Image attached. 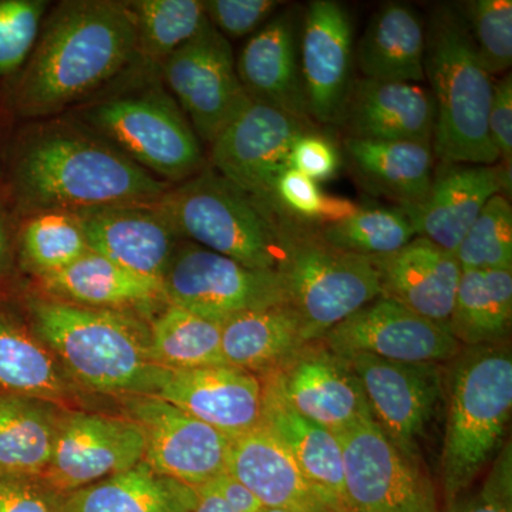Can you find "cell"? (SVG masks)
Instances as JSON below:
<instances>
[{
  "label": "cell",
  "mask_w": 512,
  "mask_h": 512,
  "mask_svg": "<svg viewBox=\"0 0 512 512\" xmlns=\"http://www.w3.org/2000/svg\"><path fill=\"white\" fill-rule=\"evenodd\" d=\"M211 490L220 495L235 512H261L264 505L255 497L249 488L239 483L237 478L229 476L228 473L215 478L207 484Z\"/></svg>",
  "instance_id": "obj_48"
},
{
  "label": "cell",
  "mask_w": 512,
  "mask_h": 512,
  "mask_svg": "<svg viewBox=\"0 0 512 512\" xmlns=\"http://www.w3.org/2000/svg\"><path fill=\"white\" fill-rule=\"evenodd\" d=\"M227 473L249 488L264 508L335 512L303 476L284 444L262 423L231 440Z\"/></svg>",
  "instance_id": "obj_25"
},
{
  "label": "cell",
  "mask_w": 512,
  "mask_h": 512,
  "mask_svg": "<svg viewBox=\"0 0 512 512\" xmlns=\"http://www.w3.org/2000/svg\"><path fill=\"white\" fill-rule=\"evenodd\" d=\"M156 205L178 237L248 268L276 271L279 245L274 215L217 171L204 168L173 185Z\"/></svg>",
  "instance_id": "obj_8"
},
{
  "label": "cell",
  "mask_w": 512,
  "mask_h": 512,
  "mask_svg": "<svg viewBox=\"0 0 512 512\" xmlns=\"http://www.w3.org/2000/svg\"><path fill=\"white\" fill-rule=\"evenodd\" d=\"M274 222L279 245L276 271L308 345L382 296L372 258L333 247L309 222L282 212L274 214Z\"/></svg>",
  "instance_id": "obj_6"
},
{
  "label": "cell",
  "mask_w": 512,
  "mask_h": 512,
  "mask_svg": "<svg viewBox=\"0 0 512 512\" xmlns=\"http://www.w3.org/2000/svg\"><path fill=\"white\" fill-rule=\"evenodd\" d=\"M146 436L136 420L92 413L60 417L52 460L43 481L69 495L144 460Z\"/></svg>",
  "instance_id": "obj_14"
},
{
  "label": "cell",
  "mask_w": 512,
  "mask_h": 512,
  "mask_svg": "<svg viewBox=\"0 0 512 512\" xmlns=\"http://www.w3.org/2000/svg\"><path fill=\"white\" fill-rule=\"evenodd\" d=\"M488 134L497 148L504 164H511L512 158V76L505 73L494 80L488 110Z\"/></svg>",
  "instance_id": "obj_47"
},
{
  "label": "cell",
  "mask_w": 512,
  "mask_h": 512,
  "mask_svg": "<svg viewBox=\"0 0 512 512\" xmlns=\"http://www.w3.org/2000/svg\"><path fill=\"white\" fill-rule=\"evenodd\" d=\"M10 178L16 200L29 215L148 204L173 187L83 124L72 123L30 131L16 148Z\"/></svg>",
  "instance_id": "obj_2"
},
{
  "label": "cell",
  "mask_w": 512,
  "mask_h": 512,
  "mask_svg": "<svg viewBox=\"0 0 512 512\" xmlns=\"http://www.w3.org/2000/svg\"><path fill=\"white\" fill-rule=\"evenodd\" d=\"M150 340L154 362L171 372L227 365L222 323L171 303L151 322Z\"/></svg>",
  "instance_id": "obj_35"
},
{
  "label": "cell",
  "mask_w": 512,
  "mask_h": 512,
  "mask_svg": "<svg viewBox=\"0 0 512 512\" xmlns=\"http://www.w3.org/2000/svg\"><path fill=\"white\" fill-rule=\"evenodd\" d=\"M158 69L198 138L210 146L252 103L239 82L231 43L211 22Z\"/></svg>",
  "instance_id": "obj_10"
},
{
  "label": "cell",
  "mask_w": 512,
  "mask_h": 512,
  "mask_svg": "<svg viewBox=\"0 0 512 512\" xmlns=\"http://www.w3.org/2000/svg\"><path fill=\"white\" fill-rule=\"evenodd\" d=\"M326 194L318 183L299 171L286 168L276 178L274 187V211L303 222H318Z\"/></svg>",
  "instance_id": "obj_44"
},
{
  "label": "cell",
  "mask_w": 512,
  "mask_h": 512,
  "mask_svg": "<svg viewBox=\"0 0 512 512\" xmlns=\"http://www.w3.org/2000/svg\"><path fill=\"white\" fill-rule=\"evenodd\" d=\"M10 259V232L8 220L0 210V276L5 274Z\"/></svg>",
  "instance_id": "obj_51"
},
{
  "label": "cell",
  "mask_w": 512,
  "mask_h": 512,
  "mask_svg": "<svg viewBox=\"0 0 512 512\" xmlns=\"http://www.w3.org/2000/svg\"><path fill=\"white\" fill-rule=\"evenodd\" d=\"M308 130L284 111L252 101L211 144V163L272 214L276 178L288 168L296 138Z\"/></svg>",
  "instance_id": "obj_13"
},
{
  "label": "cell",
  "mask_w": 512,
  "mask_h": 512,
  "mask_svg": "<svg viewBox=\"0 0 512 512\" xmlns=\"http://www.w3.org/2000/svg\"><path fill=\"white\" fill-rule=\"evenodd\" d=\"M512 271H463L447 329L466 348L503 343L511 329Z\"/></svg>",
  "instance_id": "obj_34"
},
{
  "label": "cell",
  "mask_w": 512,
  "mask_h": 512,
  "mask_svg": "<svg viewBox=\"0 0 512 512\" xmlns=\"http://www.w3.org/2000/svg\"><path fill=\"white\" fill-rule=\"evenodd\" d=\"M261 512H288L284 510H276V508H264Z\"/></svg>",
  "instance_id": "obj_52"
},
{
  "label": "cell",
  "mask_w": 512,
  "mask_h": 512,
  "mask_svg": "<svg viewBox=\"0 0 512 512\" xmlns=\"http://www.w3.org/2000/svg\"><path fill=\"white\" fill-rule=\"evenodd\" d=\"M319 231L333 247L369 258L393 254L416 237L412 222L400 207H360L348 220Z\"/></svg>",
  "instance_id": "obj_38"
},
{
  "label": "cell",
  "mask_w": 512,
  "mask_h": 512,
  "mask_svg": "<svg viewBox=\"0 0 512 512\" xmlns=\"http://www.w3.org/2000/svg\"><path fill=\"white\" fill-rule=\"evenodd\" d=\"M426 26L412 6L384 3L376 10L356 47V62L366 79L421 83Z\"/></svg>",
  "instance_id": "obj_28"
},
{
  "label": "cell",
  "mask_w": 512,
  "mask_h": 512,
  "mask_svg": "<svg viewBox=\"0 0 512 512\" xmlns=\"http://www.w3.org/2000/svg\"><path fill=\"white\" fill-rule=\"evenodd\" d=\"M458 5L485 72L504 76L512 64L511 0H470Z\"/></svg>",
  "instance_id": "obj_40"
},
{
  "label": "cell",
  "mask_w": 512,
  "mask_h": 512,
  "mask_svg": "<svg viewBox=\"0 0 512 512\" xmlns=\"http://www.w3.org/2000/svg\"><path fill=\"white\" fill-rule=\"evenodd\" d=\"M345 150L350 164L370 190L389 195L399 205L424 200L433 183L431 144L348 137Z\"/></svg>",
  "instance_id": "obj_30"
},
{
  "label": "cell",
  "mask_w": 512,
  "mask_h": 512,
  "mask_svg": "<svg viewBox=\"0 0 512 512\" xmlns=\"http://www.w3.org/2000/svg\"><path fill=\"white\" fill-rule=\"evenodd\" d=\"M281 5L278 0H204L205 15L227 39L258 32Z\"/></svg>",
  "instance_id": "obj_42"
},
{
  "label": "cell",
  "mask_w": 512,
  "mask_h": 512,
  "mask_svg": "<svg viewBox=\"0 0 512 512\" xmlns=\"http://www.w3.org/2000/svg\"><path fill=\"white\" fill-rule=\"evenodd\" d=\"M355 375L372 419L394 446L419 460L446 379L440 363H399L369 355L340 356Z\"/></svg>",
  "instance_id": "obj_12"
},
{
  "label": "cell",
  "mask_w": 512,
  "mask_h": 512,
  "mask_svg": "<svg viewBox=\"0 0 512 512\" xmlns=\"http://www.w3.org/2000/svg\"><path fill=\"white\" fill-rule=\"evenodd\" d=\"M353 59L348 9L335 0H313L299 32V66L311 120L340 124L353 83Z\"/></svg>",
  "instance_id": "obj_18"
},
{
  "label": "cell",
  "mask_w": 512,
  "mask_h": 512,
  "mask_svg": "<svg viewBox=\"0 0 512 512\" xmlns=\"http://www.w3.org/2000/svg\"><path fill=\"white\" fill-rule=\"evenodd\" d=\"M64 512H69V511H67V508H66V510H64Z\"/></svg>",
  "instance_id": "obj_53"
},
{
  "label": "cell",
  "mask_w": 512,
  "mask_h": 512,
  "mask_svg": "<svg viewBox=\"0 0 512 512\" xmlns=\"http://www.w3.org/2000/svg\"><path fill=\"white\" fill-rule=\"evenodd\" d=\"M264 412L266 429L281 441L303 476L322 495L335 512H350L345 488V461L339 436L303 419L279 399L264 383Z\"/></svg>",
  "instance_id": "obj_26"
},
{
  "label": "cell",
  "mask_w": 512,
  "mask_h": 512,
  "mask_svg": "<svg viewBox=\"0 0 512 512\" xmlns=\"http://www.w3.org/2000/svg\"><path fill=\"white\" fill-rule=\"evenodd\" d=\"M299 15L286 9L272 16L239 53L237 73L249 99L309 124L299 66Z\"/></svg>",
  "instance_id": "obj_22"
},
{
  "label": "cell",
  "mask_w": 512,
  "mask_h": 512,
  "mask_svg": "<svg viewBox=\"0 0 512 512\" xmlns=\"http://www.w3.org/2000/svg\"><path fill=\"white\" fill-rule=\"evenodd\" d=\"M383 298L447 328L461 266L456 255L427 238L414 237L393 254L375 256Z\"/></svg>",
  "instance_id": "obj_24"
},
{
  "label": "cell",
  "mask_w": 512,
  "mask_h": 512,
  "mask_svg": "<svg viewBox=\"0 0 512 512\" xmlns=\"http://www.w3.org/2000/svg\"><path fill=\"white\" fill-rule=\"evenodd\" d=\"M441 512H512L511 443L504 446L495 457L477 493L460 495Z\"/></svg>",
  "instance_id": "obj_43"
},
{
  "label": "cell",
  "mask_w": 512,
  "mask_h": 512,
  "mask_svg": "<svg viewBox=\"0 0 512 512\" xmlns=\"http://www.w3.org/2000/svg\"><path fill=\"white\" fill-rule=\"evenodd\" d=\"M339 440L350 512H441L419 460L394 446L372 417Z\"/></svg>",
  "instance_id": "obj_11"
},
{
  "label": "cell",
  "mask_w": 512,
  "mask_h": 512,
  "mask_svg": "<svg viewBox=\"0 0 512 512\" xmlns=\"http://www.w3.org/2000/svg\"><path fill=\"white\" fill-rule=\"evenodd\" d=\"M76 215L90 251L134 274L164 282L180 237L156 201L111 205Z\"/></svg>",
  "instance_id": "obj_20"
},
{
  "label": "cell",
  "mask_w": 512,
  "mask_h": 512,
  "mask_svg": "<svg viewBox=\"0 0 512 512\" xmlns=\"http://www.w3.org/2000/svg\"><path fill=\"white\" fill-rule=\"evenodd\" d=\"M134 63L136 23L126 2L57 3L13 86V109L26 119L56 116L103 92Z\"/></svg>",
  "instance_id": "obj_1"
},
{
  "label": "cell",
  "mask_w": 512,
  "mask_h": 512,
  "mask_svg": "<svg viewBox=\"0 0 512 512\" xmlns=\"http://www.w3.org/2000/svg\"><path fill=\"white\" fill-rule=\"evenodd\" d=\"M340 124L352 138L431 144L436 103L420 84L363 77L353 80Z\"/></svg>",
  "instance_id": "obj_23"
},
{
  "label": "cell",
  "mask_w": 512,
  "mask_h": 512,
  "mask_svg": "<svg viewBox=\"0 0 512 512\" xmlns=\"http://www.w3.org/2000/svg\"><path fill=\"white\" fill-rule=\"evenodd\" d=\"M443 165L424 200L399 207L412 222L416 237L454 254L488 200L503 190L511 194V164Z\"/></svg>",
  "instance_id": "obj_19"
},
{
  "label": "cell",
  "mask_w": 512,
  "mask_h": 512,
  "mask_svg": "<svg viewBox=\"0 0 512 512\" xmlns=\"http://www.w3.org/2000/svg\"><path fill=\"white\" fill-rule=\"evenodd\" d=\"M222 355L228 366L268 375L308 343L301 319L288 303L241 313L222 323Z\"/></svg>",
  "instance_id": "obj_29"
},
{
  "label": "cell",
  "mask_w": 512,
  "mask_h": 512,
  "mask_svg": "<svg viewBox=\"0 0 512 512\" xmlns=\"http://www.w3.org/2000/svg\"><path fill=\"white\" fill-rule=\"evenodd\" d=\"M262 383L303 419L336 436L372 417L345 360L319 342L306 345L284 366L264 375Z\"/></svg>",
  "instance_id": "obj_17"
},
{
  "label": "cell",
  "mask_w": 512,
  "mask_h": 512,
  "mask_svg": "<svg viewBox=\"0 0 512 512\" xmlns=\"http://www.w3.org/2000/svg\"><path fill=\"white\" fill-rule=\"evenodd\" d=\"M79 123L167 183L204 170L200 138L177 101L160 84L121 87L80 110Z\"/></svg>",
  "instance_id": "obj_7"
},
{
  "label": "cell",
  "mask_w": 512,
  "mask_h": 512,
  "mask_svg": "<svg viewBox=\"0 0 512 512\" xmlns=\"http://www.w3.org/2000/svg\"><path fill=\"white\" fill-rule=\"evenodd\" d=\"M40 282L56 301L86 308L131 312L160 302L168 305L163 282L134 274L93 251Z\"/></svg>",
  "instance_id": "obj_27"
},
{
  "label": "cell",
  "mask_w": 512,
  "mask_h": 512,
  "mask_svg": "<svg viewBox=\"0 0 512 512\" xmlns=\"http://www.w3.org/2000/svg\"><path fill=\"white\" fill-rule=\"evenodd\" d=\"M49 5L46 0H0V77L19 74L28 62Z\"/></svg>",
  "instance_id": "obj_41"
},
{
  "label": "cell",
  "mask_w": 512,
  "mask_h": 512,
  "mask_svg": "<svg viewBox=\"0 0 512 512\" xmlns=\"http://www.w3.org/2000/svg\"><path fill=\"white\" fill-rule=\"evenodd\" d=\"M198 500L191 512H235L207 484L197 488Z\"/></svg>",
  "instance_id": "obj_50"
},
{
  "label": "cell",
  "mask_w": 512,
  "mask_h": 512,
  "mask_svg": "<svg viewBox=\"0 0 512 512\" xmlns=\"http://www.w3.org/2000/svg\"><path fill=\"white\" fill-rule=\"evenodd\" d=\"M146 436L144 461L165 477L198 488L227 473L231 439L157 396L128 397Z\"/></svg>",
  "instance_id": "obj_16"
},
{
  "label": "cell",
  "mask_w": 512,
  "mask_h": 512,
  "mask_svg": "<svg viewBox=\"0 0 512 512\" xmlns=\"http://www.w3.org/2000/svg\"><path fill=\"white\" fill-rule=\"evenodd\" d=\"M70 377L36 333L0 309V390L56 404L73 396Z\"/></svg>",
  "instance_id": "obj_32"
},
{
  "label": "cell",
  "mask_w": 512,
  "mask_h": 512,
  "mask_svg": "<svg viewBox=\"0 0 512 512\" xmlns=\"http://www.w3.org/2000/svg\"><path fill=\"white\" fill-rule=\"evenodd\" d=\"M56 404L0 394V477H42L55 450Z\"/></svg>",
  "instance_id": "obj_33"
},
{
  "label": "cell",
  "mask_w": 512,
  "mask_h": 512,
  "mask_svg": "<svg viewBox=\"0 0 512 512\" xmlns=\"http://www.w3.org/2000/svg\"><path fill=\"white\" fill-rule=\"evenodd\" d=\"M136 23L138 63L158 69L171 53L208 25L201 0H130Z\"/></svg>",
  "instance_id": "obj_36"
},
{
  "label": "cell",
  "mask_w": 512,
  "mask_h": 512,
  "mask_svg": "<svg viewBox=\"0 0 512 512\" xmlns=\"http://www.w3.org/2000/svg\"><path fill=\"white\" fill-rule=\"evenodd\" d=\"M157 397L231 440L258 427L264 412L262 380L228 365L175 370Z\"/></svg>",
  "instance_id": "obj_21"
},
{
  "label": "cell",
  "mask_w": 512,
  "mask_h": 512,
  "mask_svg": "<svg viewBox=\"0 0 512 512\" xmlns=\"http://www.w3.org/2000/svg\"><path fill=\"white\" fill-rule=\"evenodd\" d=\"M66 495L39 477H0V512H64Z\"/></svg>",
  "instance_id": "obj_45"
},
{
  "label": "cell",
  "mask_w": 512,
  "mask_h": 512,
  "mask_svg": "<svg viewBox=\"0 0 512 512\" xmlns=\"http://www.w3.org/2000/svg\"><path fill=\"white\" fill-rule=\"evenodd\" d=\"M163 284L168 303L220 323L288 303L278 271L248 268L195 244L177 248Z\"/></svg>",
  "instance_id": "obj_9"
},
{
  "label": "cell",
  "mask_w": 512,
  "mask_h": 512,
  "mask_svg": "<svg viewBox=\"0 0 512 512\" xmlns=\"http://www.w3.org/2000/svg\"><path fill=\"white\" fill-rule=\"evenodd\" d=\"M197 500V488L158 474L143 460L66 495V508L69 512H191Z\"/></svg>",
  "instance_id": "obj_31"
},
{
  "label": "cell",
  "mask_w": 512,
  "mask_h": 512,
  "mask_svg": "<svg viewBox=\"0 0 512 512\" xmlns=\"http://www.w3.org/2000/svg\"><path fill=\"white\" fill-rule=\"evenodd\" d=\"M23 264L37 278L56 274L90 251L79 217L73 212L30 214L19 235Z\"/></svg>",
  "instance_id": "obj_37"
},
{
  "label": "cell",
  "mask_w": 512,
  "mask_h": 512,
  "mask_svg": "<svg viewBox=\"0 0 512 512\" xmlns=\"http://www.w3.org/2000/svg\"><path fill=\"white\" fill-rule=\"evenodd\" d=\"M453 360L440 460L446 505L466 493L503 447L512 412V353L507 343L460 350Z\"/></svg>",
  "instance_id": "obj_5"
},
{
  "label": "cell",
  "mask_w": 512,
  "mask_h": 512,
  "mask_svg": "<svg viewBox=\"0 0 512 512\" xmlns=\"http://www.w3.org/2000/svg\"><path fill=\"white\" fill-rule=\"evenodd\" d=\"M359 208V205L355 204L353 201L346 200V198L330 197V195H326L318 222L325 224V227L326 225L338 224V222L353 217V215L359 211Z\"/></svg>",
  "instance_id": "obj_49"
},
{
  "label": "cell",
  "mask_w": 512,
  "mask_h": 512,
  "mask_svg": "<svg viewBox=\"0 0 512 512\" xmlns=\"http://www.w3.org/2000/svg\"><path fill=\"white\" fill-rule=\"evenodd\" d=\"M319 343L338 356L399 363L447 362L461 350L447 328L383 296L330 329Z\"/></svg>",
  "instance_id": "obj_15"
},
{
  "label": "cell",
  "mask_w": 512,
  "mask_h": 512,
  "mask_svg": "<svg viewBox=\"0 0 512 512\" xmlns=\"http://www.w3.org/2000/svg\"><path fill=\"white\" fill-rule=\"evenodd\" d=\"M424 77L436 103L433 154L441 164L495 165L488 134L494 79L485 72L458 3L437 5L426 26Z\"/></svg>",
  "instance_id": "obj_4"
},
{
  "label": "cell",
  "mask_w": 512,
  "mask_h": 512,
  "mask_svg": "<svg viewBox=\"0 0 512 512\" xmlns=\"http://www.w3.org/2000/svg\"><path fill=\"white\" fill-rule=\"evenodd\" d=\"M461 271H512V208L504 195L488 200L456 252Z\"/></svg>",
  "instance_id": "obj_39"
},
{
  "label": "cell",
  "mask_w": 512,
  "mask_h": 512,
  "mask_svg": "<svg viewBox=\"0 0 512 512\" xmlns=\"http://www.w3.org/2000/svg\"><path fill=\"white\" fill-rule=\"evenodd\" d=\"M33 332L84 389L157 396L171 370L154 362L150 326L133 312L86 308L56 299L29 301Z\"/></svg>",
  "instance_id": "obj_3"
},
{
  "label": "cell",
  "mask_w": 512,
  "mask_h": 512,
  "mask_svg": "<svg viewBox=\"0 0 512 512\" xmlns=\"http://www.w3.org/2000/svg\"><path fill=\"white\" fill-rule=\"evenodd\" d=\"M340 164L342 158L335 143L312 130L296 138L288 157V168L299 171L316 183L335 177Z\"/></svg>",
  "instance_id": "obj_46"
}]
</instances>
